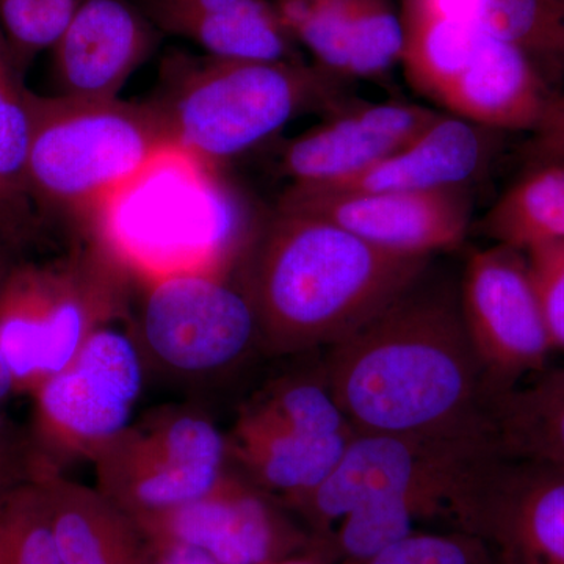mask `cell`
Wrapping results in <instances>:
<instances>
[{
	"label": "cell",
	"mask_w": 564,
	"mask_h": 564,
	"mask_svg": "<svg viewBox=\"0 0 564 564\" xmlns=\"http://www.w3.org/2000/svg\"><path fill=\"white\" fill-rule=\"evenodd\" d=\"M355 434L317 432L251 400L226 437L229 459L239 473L289 507L333 473Z\"/></svg>",
	"instance_id": "obj_17"
},
{
	"label": "cell",
	"mask_w": 564,
	"mask_h": 564,
	"mask_svg": "<svg viewBox=\"0 0 564 564\" xmlns=\"http://www.w3.org/2000/svg\"><path fill=\"white\" fill-rule=\"evenodd\" d=\"M481 228L497 245L525 252L564 240V165L527 174L500 196Z\"/></svg>",
	"instance_id": "obj_24"
},
{
	"label": "cell",
	"mask_w": 564,
	"mask_h": 564,
	"mask_svg": "<svg viewBox=\"0 0 564 564\" xmlns=\"http://www.w3.org/2000/svg\"><path fill=\"white\" fill-rule=\"evenodd\" d=\"M173 74V87L152 102L176 151L198 165L229 161L258 147L296 115L332 98L340 79L296 62L212 57L181 62Z\"/></svg>",
	"instance_id": "obj_5"
},
{
	"label": "cell",
	"mask_w": 564,
	"mask_h": 564,
	"mask_svg": "<svg viewBox=\"0 0 564 564\" xmlns=\"http://www.w3.org/2000/svg\"><path fill=\"white\" fill-rule=\"evenodd\" d=\"M541 132L547 137L552 147L564 151V93L562 96H556L554 106H552L551 113H549L547 121H545Z\"/></svg>",
	"instance_id": "obj_32"
},
{
	"label": "cell",
	"mask_w": 564,
	"mask_h": 564,
	"mask_svg": "<svg viewBox=\"0 0 564 564\" xmlns=\"http://www.w3.org/2000/svg\"><path fill=\"white\" fill-rule=\"evenodd\" d=\"M0 564H62L40 475L6 494L0 508Z\"/></svg>",
	"instance_id": "obj_25"
},
{
	"label": "cell",
	"mask_w": 564,
	"mask_h": 564,
	"mask_svg": "<svg viewBox=\"0 0 564 564\" xmlns=\"http://www.w3.org/2000/svg\"><path fill=\"white\" fill-rule=\"evenodd\" d=\"M154 43L147 17L128 0H84L52 50L57 95L117 99Z\"/></svg>",
	"instance_id": "obj_15"
},
{
	"label": "cell",
	"mask_w": 564,
	"mask_h": 564,
	"mask_svg": "<svg viewBox=\"0 0 564 564\" xmlns=\"http://www.w3.org/2000/svg\"><path fill=\"white\" fill-rule=\"evenodd\" d=\"M276 11L333 76H380L402 58V17L388 0H280Z\"/></svg>",
	"instance_id": "obj_16"
},
{
	"label": "cell",
	"mask_w": 564,
	"mask_h": 564,
	"mask_svg": "<svg viewBox=\"0 0 564 564\" xmlns=\"http://www.w3.org/2000/svg\"><path fill=\"white\" fill-rule=\"evenodd\" d=\"M40 473L41 463L36 454L22 451L0 415V488H14L39 477Z\"/></svg>",
	"instance_id": "obj_29"
},
{
	"label": "cell",
	"mask_w": 564,
	"mask_h": 564,
	"mask_svg": "<svg viewBox=\"0 0 564 564\" xmlns=\"http://www.w3.org/2000/svg\"><path fill=\"white\" fill-rule=\"evenodd\" d=\"M17 251L0 242V288H2V282L6 280L7 273H9L11 263L17 259ZM13 392H17L13 375H11L10 367L7 366L6 359H3L2 352H0V402L9 399Z\"/></svg>",
	"instance_id": "obj_31"
},
{
	"label": "cell",
	"mask_w": 564,
	"mask_h": 564,
	"mask_svg": "<svg viewBox=\"0 0 564 564\" xmlns=\"http://www.w3.org/2000/svg\"><path fill=\"white\" fill-rule=\"evenodd\" d=\"M452 524L480 538L494 564H564V469L496 452L464 486Z\"/></svg>",
	"instance_id": "obj_11"
},
{
	"label": "cell",
	"mask_w": 564,
	"mask_h": 564,
	"mask_svg": "<svg viewBox=\"0 0 564 564\" xmlns=\"http://www.w3.org/2000/svg\"><path fill=\"white\" fill-rule=\"evenodd\" d=\"M458 295L492 400L547 369L555 348L524 252L497 243L473 252Z\"/></svg>",
	"instance_id": "obj_10"
},
{
	"label": "cell",
	"mask_w": 564,
	"mask_h": 564,
	"mask_svg": "<svg viewBox=\"0 0 564 564\" xmlns=\"http://www.w3.org/2000/svg\"><path fill=\"white\" fill-rule=\"evenodd\" d=\"M96 488L132 519L212 491L229 470L228 437L199 411L163 408L96 456Z\"/></svg>",
	"instance_id": "obj_7"
},
{
	"label": "cell",
	"mask_w": 564,
	"mask_h": 564,
	"mask_svg": "<svg viewBox=\"0 0 564 564\" xmlns=\"http://www.w3.org/2000/svg\"><path fill=\"white\" fill-rule=\"evenodd\" d=\"M124 317L93 333L69 366L32 393L40 459L47 470V458L95 462L131 425L147 367L132 325H118Z\"/></svg>",
	"instance_id": "obj_9"
},
{
	"label": "cell",
	"mask_w": 564,
	"mask_h": 564,
	"mask_svg": "<svg viewBox=\"0 0 564 564\" xmlns=\"http://www.w3.org/2000/svg\"><path fill=\"white\" fill-rule=\"evenodd\" d=\"M491 423L503 455L564 469V367L497 395Z\"/></svg>",
	"instance_id": "obj_23"
},
{
	"label": "cell",
	"mask_w": 564,
	"mask_h": 564,
	"mask_svg": "<svg viewBox=\"0 0 564 564\" xmlns=\"http://www.w3.org/2000/svg\"><path fill=\"white\" fill-rule=\"evenodd\" d=\"M150 564H218L209 555L185 545H151Z\"/></svg>",
	"instance_id": "obj_30"
},
{
	"label": "cell",
	"mask_w": 564,
	"mask_h": 564,
	"mask_svg": "<svg viewBox=\"0 0 564 564\" xmlns=\"http://www.w3.org/2000/svg\"><path fill=\"white\" fill-rule=\"evenodd\" d=\"M62 564H150L151 547L131 516L98 488L40 475Z\"/></svg>",
	"instance_id": "obj_20"
},
{
	"label": "cell",
	"mask_w": 564,
	"mask_h": 564,
	"mask_svg": "<svg viewBox=\"0 0 564 564\" xmlns=\"http://www.w3.org/2000/svg\"><path fill=\"white\" fill-rule=\"evenodd\" d=\"M440 115L417 104H366L289 141L282 169L292 185L340 184L413 141Z\"/></svg>",
	"instance_id": "obj_14"
},
{
	"label": "cell",
	"mask_w": 564,
	"mask_h": 564,
	"mask_svg": "<svg viewBox=\"0 0 564 564\" xmlns=\"http://www.w3.org/2000/svg\"><path fill=\"white\" fill-rule=\"evenodd\" d=\"M359 564H494L480 538L464 530L414 532Z\"/></svg>",
	"instance_id": "obj_27"
},
{
	"label": "cell",
	"mask_w": 564,
	"mask_h": 564,
	"mask_svg": "<svg viewBox=\"0 0 564 564\" xmlns=\"http://www.w3.org/2000/svg\"><path fill=\"white\" fill-rule=\"evenodd\" d=\"M496 452L494 434L356 433L333 473L285 508L302 521L313 541L361 507L392 508L419 524L433 519L452 522L464 486Z\"/></svg>",
	"instance_id": "obj_6"
},
{
	"label": "cell",
	"mask_w": 564,
	"mask_h": 564,
	"mask_svg": "<svg viewBox=\"0 0 564 564\" xmlns=\"http://www.w3.org/2000/svg\"><path fill=\"white\" fill-rule=\"evenodd\" d=\"M432 256L383 250L311 215L276 209L252 239L237 284L273 355L328 348L391 304Z\"/></svg>",
	"instance_id": "obj_2"
},
{
	"label": "cell",
	"mask_w": 564,
	"mask_h": 564,
	"mask_svg": "<svg viewBox=\"0 0 564 564\" xmlns=\"http://www.w3.org/2000/svg\"><path fill=\"white\" fill-rule=\"evenodd\" d=\"M291 511L229 469L212 491L163 513L133 519L151 545H185L218 564H274L313 549Z\"/></svg>",
	"instance_id": "obj_12"
},
{
	"label": "cell",
	"mask_w": 564,
	"mask_h": 564,
	"mask_svg": "<svg viewBox=\"0 0 564 564\" xmlns=\"http://www.w3.org/2000/svg\"><path fill=\"white\" fill-rule=\"evenodd\" d=\"M84 0H0V32L22 76L33 58L54 50Z\"/></svg>",
	"instance_id": "obj_26"
},
{
	"label": "cell",
	"mask_w": 564,
	"mask_h": 564,
	"mask_svg": "<svg viewBox=\"0 0 564 564\" xmlns=\"http://www.w3.org/2000/svg\"><path fill=\"white\" fill-rule=\"evenodd\" d=\"M132 333L144 367L184 380L225 373L261 345L242 289L209 270L152 278Z\"/></svg>",
	"instance_id": "obj_8"
},
{
	"label": "cell",
	"mask_w": 564,
	"mask_h": 564,
	"mask_svg": "<svg viewBox=\"0 0 564 564\" xmlns=\"http://www.w3.org/2000/svg\"><path fill=\"white\" fill-rule=\"evenodd\" d=\"M150 20L212 58L293 62L288 29L265 0H147Z\"/></svg>",
	"instance_id": "obj_18"
},
{
	"label": "cell",
	"mask_w": 564,
	"mask_h": 564,
	"mask_svg": "<svg viewBox=\"0 0 564 564\" xmlns=\"http://www.w3.org/2000/svg\"><path fill=\"white\" fill-rule=\"evenodd\" d=\"M28 104L33 203L41 218H61L80 232L84 225L91 229L101 223L121 193L177 152L152 101H95L28 90Z\"/></svg>",
	"instance_id": "obj_3"
},
{
	"label": "cell",
	"mask_w": 564,
	"mask_h": 564,
	"mask_svg": "<svg viewBox=\"0 0 564 564\" xmlns=\"http://www.w3.org/2000/svg\"><path fill=\"white\" fill-rule=\"evenodd\" d=\"M274 564H334L332 560L326 558L322 554H318L317 551L311 549V551L302 552V554H296L289 556V558L281 560V562Z\"/></svg>",
	"instance_id": "obj_33"
},
{
	"label": "cell",
	"mask_w": 564,
	"mask_h": 564,
	"mask_svg": "<svg viewBox=\"0 0 564 564\" xmlns=\"http://www.w3.org/2000/svg\"><path fill=\"white\" fill-rule=\"evenodd\" d=\"M481 31L525 55L547 87H564V0H413Z\"/></svg>",
	"instance_id": "obj_21"
},
{
	"label": "cell",
	"mask_w": 564,
	"mask_h": 564,
	"mask_svg": "<svg viewBox=\"0 0 564 564\" xmlns=\"http://www.w3.org/2000/svg\"><path fill=\"white\" fill-rule=\"evenodd\" d=\"M555 351H564V240L524 252Z\"/></svg>",
	"instance_id": "obj_28"
},
{
	"label": "cell",
	"mask_w": 564,
	"mask_h": 564,
	"mask_svg": "<svg viewBox=\"0 0 564 564\" xmlns=\"http://www.w3.org/2000/svg\"><path fill=\"white\" fill-rule=\"evenodd\" d=\"M278 209L332 221L367 243L410 256H433L458 247L470 221L464 188L359 192L292 185Z\"/></svg>",
	"instance_id": "obj_13"
},
{
	"label": "cell",
	"mask_w": 564,
	"mask_h": 564,
	"mask_svg": "<svg viewBox=\"0 0 564 564\" xmlns=\"http://www.w3.org/2000/svg\"><path fill=\"white\" fill-rule=\"evenodd\" d=\"M128 281L129 263L99 231L55 258L14 259L0 288V352L17 392H35L124 317Z\"/></svg>",
	"instance_id": "obj_4"
},
{
	"label": "cell",
	"mask_w": 564,
	"mask_h": 564,
	"mask_svg": "<svg viewBox=\"0 0 564 564\" xmlns=\"http://www.w3.org/2000/svg\"><path fill=\"white\" fill-rule=\"evenodd\" d=\"M488 129L441 113L413 141L358 176L334 185L359 192H441L464 188L484 169Z\"/></svg>",
	"instance_id": "obj_19"
},
{
	"label": "cell",
	"mask_w": 564,
	"mask_h": 564,
	"mask_svg": "<svg viewBox=\"0 0 564 564\" xmlns=\"http://www.w3.org/2000/svg\"><path fill=\"white\" fill-rule=\"evenodd\" d=\"M31 135L28 90L0 32V242L17 252L32 239L41 218L29 187Z\"/></svg>",
	"instance_id": "obj_22"
},
{
	"label": "cell",
	"mask_w": 564,
	"mask_h": 564,
	"mask_svg": "<svg viewBox=\"0 0 564 564\" xmlns=\"http://www.w3.org/2000/svg\"><path fill=\"white\" fill-rule=\"evenodd\" d=\"M323 377L356 433L494 434L492 397L458 288L429 270L381 313L326 348Z\"/></svg>",
	"instance_id": "obj_1"
}]
</instances>
